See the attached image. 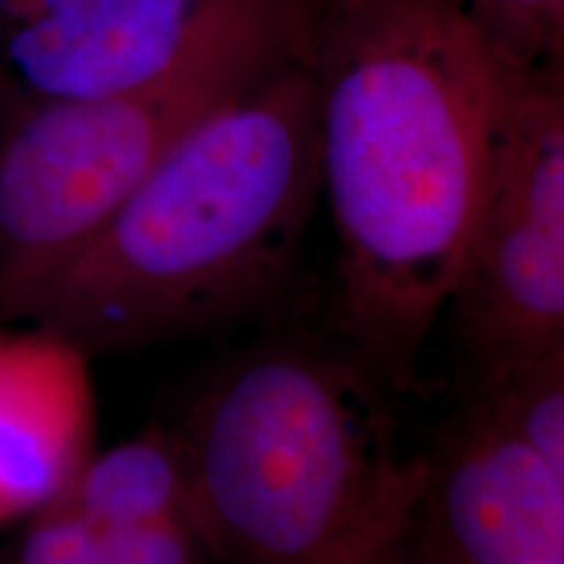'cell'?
<instances>
[{"label":"cell","instance_id":"obj_3","mask_svg":"<svg viewBox=\"0 0 564 564\" xmlns=\"http://www.w3.org/2000/svg\"><path fill=\"white\" fill-rule=\"evenodd\" d=\"M361 364L293 345L225 369L194 408V525L220 564H411L426 455Z\"/></svg>","mask_w":564,"mask_h":564},{"label":"cell","instance_id":"obj_14","mask_svg":"<svg viewBox=\"0 0 564 564\" xmlns=\"http://www.w3.org/2000/svg\"><path fill=\"white\" fill-rule=\"evenodd\" d=\"M9 108H6V102L0 100V129H3V123H6V116H9Z\"/></svg>","mask_w":564,"mask_h":564},{"label":"cell","instance_id":"obj_12","mask_svg":"<svg viewBox=\"0 0 564 564\" xmlns=\"http://www.w3.org/2000/svg\"><path fill=\"white\" fill-rule=\"evenodd\" d=\"M3 564H105V533L66 502L24 520Z\"/></svg>","mask_w":564,"mask_h":564},{"label":"cell","instance_id":"obj_15","mask_svg":"<svg viewBox=\"0 0 564 564\" xmlns=\"http://www.w3.org/2000/svg\"><path fill=\"white\" fill-rule=\"evenodd\" d=\"M0 564H3V560H0Z\"/></svg>","mask_w":564,"mask_h":564},{"label":"cell","instance_id":"obj_6","mask_svg":"<svg viewBox=\"0 0 564 564\" xmlns=\"http://www.w3.org/2000/svg\"><path fill=\"white\" fill-rule=\"evenodd\" d=\"M282 17V0H0V100L112 95L212 42Z\"/></svg>","mask_w":564,"mask_h":564},{"label":"cell","instance_id":"obj_11","mask_svg":"<svg viewBox=\"0 0 564 564\" xmlns=\"http://www.w3.org/2000/svg\"><path fill=\"white\" fill-rule=\"evenodd\" d=\"M507 61L535 66L564 58V0H465Z\"/></svg>","mask_w":564,"mask_h":564},{"label":"cell","instance_id":"obj_1","mask_svg":"<svg viewBox=\"0 0 564 564\" xmlns=\"http://www.w3.org/2000/svg\"><path fill=\"white\" fill-rule=\"evenodd\" d=\"M514 66L465 0H361L316 79L340 322L377 382L405 384L453 306Z\"/></svg>","mask_w":564,"mask_h":564},{"label":"cell","instance_id":"obj_13","mask_svg":"<svg viewBox=\"0 0 564 564\" xmlns=\"http://www.w3.org/2000/svg\"><path fill=\"white\" fill-rule=\"evenodd\" d=\"M209 552L192 520L105 533V564H207Z\"/></svg>","mask_w":564,"mask_h":564},{"label":"cell","instance_id":"obj_10","mask_svg":"<svg viewBox=\"0 0 564 564\" xmlns=\"http://www.w3.org/2000/svg\"><path fill=\"white\" fill-rule=\"evenodd\" d=\"M476 398L523 434L564 499V350L481 373Z\"/></svg>","mask_w":564,"mask_h":564},{"label":"cell","instance_id":"obj_5","mask_svg":"<svg viewBox=\"0 0 564 564\" xmlns=\"http://www.w3.org/2000/svg\"><path fill=\"white\" fill-rule=\"evenodd\" d=\"M449 314L476 377L564 350V58L514 66Z\"/></svg>","mask_w":564,"mask_h":564},{"label":"cell","instance_id":"obj_7","mask_svg":"<svg viewBox=\"0 0 564 564\" xmlns=\"http://www.w3.org/2000/svg\"><path fill=\"white\" fill-rule=\"evenodd\" d=\"M411 564H564V499L539 453L484 400L426 455Z\"/></svg>","mask_w":564,"mask_h":564},{"label":"cell","instance_id":"obj_9","mask_svg":"<svg viewBox=\"0 0 564 564\" xmlns=\"http://www.w3.org/2000/svg\"><path fill=\"white\" fill-rule=\"evenodd\" d=\"M194 457L183 432L144 429L91 453L58 502H66L102 533L192 520Z\"/></svg>","mask_w":564,"mask_h":564},{"label":"cell","instance_id":"obj_8","mask_svg":"<svg viewBox=\"0 0 564 564\" xmlns=\"http://www.w3.org/2000/svg\"><path fill=\"white\" fill-rule=\"evenodd\" d=\"M95 453L89 356L32 322H0V528L66 494Z\"/></svg>","mask_w":564,"mask_h":564},{"label":"cell","instance_id":"obj_4","mask_svg":"<svg viewBox=\"0 0 564 564\" xmlns=\"http://www.w3.org/2000/svg\"><path fill=\"white\" fill-rule=\"evenodd\" d=\"M282 40L285 17L141 87L11 110L0 129V322H21L183 133L278 66Z\"/></svg>","mask_w":564,"mask_h":564},{"label":"cell","instance_id":"obj_2","mask_svg":"<svg viewBox=\"0 0 564 564\" xmlns=\"http://www.w3.org/2000/svg\"><path fill=\"white\" fill-rule=\"evenodd\" d=\"M316 183V79L280 61L175 141L21 322L91 358L238 316L285 278Z\"/></svg>","mask_w":564,"mask_h":564}]
</instances>
